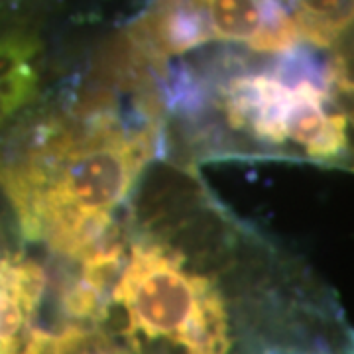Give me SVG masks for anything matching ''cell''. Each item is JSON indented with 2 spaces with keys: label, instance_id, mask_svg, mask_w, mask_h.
Masks as SVG:
<instances>
[{
  "label": "cell",
  "instance_id": "6da1fadb",
  "mask_svg": "<svg viewBox=\"0 0 354 354\" xmlns=\"http://www.w3.org/2000/svg\"><path fill=\"white\" fill-rule=\"evenodd\" d=\"M118 104L101 87L0 128V193L24 239L75 262L116 242L114 213L162 142L158 93L130 113Z\"/></svg>",
  "mask_w": 354,
  "mask_h": 354
},
{
  "label": "cell",
  "instance_id": "7a4b0ae2",
  "mask_svg": "<svg viewBox=\"0 0 354 354\" xmlns=\"http://www.w3.org/2000/svg\"><path fill=\"white\" fill-rule=\"evenodd\" d=\"M183 73L193 95L211 97L225 128L252 150L315 164H337L348 156L351 113L341 101L353 87L344 51L321 59L295 46L260 67L232 59L213 69L211 91L189 67Z\"/></svg>",
  "mask_w": 354,
  "mask_h": 354
},
{
  "label": "cell",
  "instance_id": "3957f363",
  "mask_svg": "<svg viewBox=\"0 0 354 354\" xmlns=\"http://www.w3.org/2000/svg\"><path fill=\"white\" fill-rule=\"evenodd\" d=\"M185 254L152 239L132 242L114 281L113 299L124 309L128 337L165 341L185 354H228V315L215 281L191 272Z\"/></svg>",
  "mask_w": 354,
  "mask_h": 354
},
{
  "label": "cell",
  "instance_id": "277c9868",
  "mask_svg": "<svg viewBox=\"0 0 354 354\" xmlns=\"http://www.w3.org/2000/svg\"><path fill=\"white\" fill-rule=\"evenodd\" d=\"M132 36L153 65L207 44H232L278 55L304 44L278 0H150Z\"/></svg>",
  "mask_w": 354,
  "mask_h": 354
},
{
  "label": "cell",
  "instance_id": "5b68a950",
  "mask_svg": "<svg viewBox=\"0 0 354 354\" xmlns=\"http://www.w3.org/2000/svg\"><path fill=\"white\" fill-rule=\"evenodd\" d=\"M46 46L30 14L0 0V128L38 95Z\"/></svg>",
  "mask_w": 354,
  "mask_h": 354
},
{
  "label": "cell",
  "instance_id": "8992f818",
  "mask_svg": "<svg viewBox=\"0 0 354 354\" xmlns=\"http://www.w3.org/2000/svg\"><path fill=\"white\" fill-rule=\"evenodd\" d=\"M304 44L317 50H341L353 28V0H278Z\"/></svg>",
  "mask_w": 354,
  "mask_h": 354
},
{
  "label": "cell",
  "instance_id": "52a82bcc",
  "mask_svg": "<svg viewBox=\"0 0 354 354\" xmlns=\"http://www.w3.org/2000/svg\"><path fill=\"white\" fill-rule=\"evenodd\" d=\"M53 354H130L118 348L95 325L71 323L53 335Z\"/></svg>",
  "mask_w": 354,
  "mask_h": 354
}]
</instances>
